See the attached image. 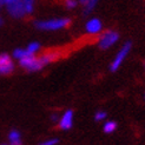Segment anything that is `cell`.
Listing matches in <instances>:
<instances>
[{
    "label": "cell",
    "mask_w": 145,
    "mask_h": 145,
    "mask_svg": "<svg viewBox=\"0 0 145 145\" xmlns=\"http://www.w3.org/2000/svg\"><path fill=\"white\" fill-rule=\"evenodd\" d=\"M35 0H5L4 8L14 19H23L34 12Z\"/></svg>",
    "instance_id": "obj_1"
},
{
    "label": "cell",
    "mask_w": 145,
    "mask_h": 145,
    "mask_svg": "<svg viewBox=\"0 0 145 145\" xmlns=\"http://www.w3.org/2000/svg\"><path fill=\"white\" fill-rule=\"evenodd\" d=\"M71 24V19L67 17H54V18H48V19H41V20H35L34 26L40 31H46V32H54V31H60L64 28L69 27Z\"/></svg>",
    "instance_id": "obj_2"
},
{
    "label": "cell",
    "mask_w": 145,
    "mask_h": 145,
    "mask_svg": "<svg viewBox=\"0 0 145 145\" xmlns=\"http://www.w3.org/2000/svg\"><path fill=\"white\" fill-rule=\"evenodd\" d=\"M97 45L100 50H108L119 41V33L114 30H106L97 35Z\"/></svg>",
    "instance_id": "obj_3"
},
{
    "label": "cell",
    "mask_w": 145,
    "mask_h": 145,
    "mask_svg": "<svg viewBox=\"0 0 145 145\" xmlns=\"http://www.w3.org/2000/svg\"><path fill=\"white\" fill-rule=\"evenodd\" d=\"M131 48H132L131 41H126V42H124V44L121 45V47L117 51V53H116V56L113 57V59H112V61L110 64V71L111 72H116L121 66V64L125 61L127 56L130 54Z\"/></svg>",
    "instance_id": "obj_4"
},
{
    "label": "cell",
    "mask_w": 145,
    "mask_h": 145,
    "mask_svg": "<svg viewBox=\"0 0 145 145\" xmlns=\"http://www.w3.org/2000/svg\"><path fill=\"white\" fill-rule=\"evenodd\" d=\"M18 64L20 67H23L28 72H38L44 69L39 59V56L37 54H28L25 58H23V59L18 60Z\"/></svg>",
    "instance_id": "obj_5"
},
{
    "label": "cell",
    "mask_w": 145,
    "mask_h": 145,
    "mask_svg": "<svg viewBox=\"0 0 145 145\" xmlns=\"http://www.w3.org/2000/svg\"><path fill=\"white\" fill-rule=\"evenodd\" d=\"M84 30H85V33L88 35L96 37V35L100 34L104 30L103 21H101L99 18H97V17H90L88 20H86Z\"/></svg>",
    "instance_id": "obj_6"
},
{
    "label": "cell",
    "mask_w": 145,
    "mask_h": 145,
    "mask_svg": "<svg viewBox=\"0 0 145 145\" xmlns=\"http://www.w3.org/2000/svg\"><path fill=\"white\" fill-rule=\"evenodd\" d=\"M73 120H74V113H73V111L69 108V110L64 111L60 114L57 124H58V127L63 130V131H69V130H71L72 126H73Z\"/></svg>",
    "instance_id": "obj_7"
},
{
    "label": "cell",
    "mask_w": 145,
    "mask_h": 145,
    "mask_svg": "<svg viewBox=\"0 0 145 145\" xmlns=\"http://www.w3.org/2000/svg\"><path fill=\"white\" fill-rule=\"evenodd\" d=\"M14 59L8 53H0V74L7 76L14 71Z\"/></svg>",
    "instance_id": "obj_8"
},
{
    "label": "cell",
    "mask_w": 145,
    "mask_h": 145,
    "mask_svg": "<svg viewBox=\"0 0 145 145\" xmlns=\"http://www.w3.org/2000/svg\"><path fill=\"white\" fill-rule=\"evenodd\" d=\"M61 57L60 51H57V50H52V51H47V52H44L39 56V59L42 64V66H47V65L54 63L56 60H58L59 58Z\"/></svg>",
    "instance_id": "obj_9"
},
{
    "label": "cell",
    "mask_w": 145,
    "mask_h": 145,
    "mask_svg": "<svg viewBox=\"0 0 145 145\" xmlns=\"http://www.w3.org/2000/svg\"><path fill=\"white\" fill-rule=\"evenodd\" d=\"M8 144L10 145H23L21 133L18 131V130L13 129L8 132Z\"/></svg>",
    "instance_id": "obj_10"
},
{
    "label": "cell",
    "mask_w": 145,
    "mask_h": 145,
    "mask_svg": "<svg viewBox=\"0 0 145 145\" xmlns=\"http://www.w3.org/2000/svg\"><path fill=\"white\" fill-rule=\"evenodd\" d=\"M99 0H85V1L82 4L83 5V13L85 17L90 16V14L93 12V10L96 8V6L98 5Z\"/></svg>",
    "instance_id": "obj_11"
},
{
    "label": "cell",
    "mask_w": 145,
    "mask_h": 145,
    "mask_svg": "<svg viewBox=\"0 0 145 145\" xmlns=\"http://www.w3.org/2000/svg\"><path fill=\"white\" fill-rule=\"evenodd\" d=\"M117 130V123L114 120H104L103 124V131L106 135H111Z\"/></svg>",
    "instance_id": "obj_12"
},
{
    "label": "cell",
    "mask_w": 145,
    "mask_h": 145,
    "mask_svg": "<svg viewBox=\"0 0 145 145\" xmlns=\"http://www.w3.org/2000/svg\"><path fill=\"white\" fill-rule=\"evenodd\" d=\"M25 48L27 50V52L30 54H38V52L41 50V45L38 41H31L30 44H27Z\"/></svg>",
    "instance_id": "obj_13"
},
{
    "label": "cell",
    "mask_w": 145,
    "mask_h": 145,
    "mask_svg": "<svg viewBox=\"0 0 145 145\" xmlns=\"http://www.w3.org/2000/svg\"><path fill=\"white\" fill-rule=\"evenodd\" d=\"M30 53L27 52V50L26 48H20V47H18V48H16L12 52V58L14 60H20V59H23V58H25L26 56H28Z\"/></svg>",
    "instance_id": "obj_14"
},
{
    "label": "cell",
    "mask_w": 145,
    "mask_h": 145,
    "mask_svg": "<svg viewBox=\"0 0 145 145\" xmlns=\"http://www.w3.org/2000/svg\"><path fill=\"white\" fill-rule=\"evenodd\" d=\"M64 5L70 11L71 10H74V8H77V6L79 5V0H65Z\"/></svg>",
    "instance_id": "obj_15"
},
{
    "label": "cell",
    "mask_w": 145,
    "mask_h": 145,
    "mask_svg": "<svg viewBox=\"0 0 145 145\" xmlns=\"http://www.w3.org/2000/svg\"><path fill=\"white\" fill-rule=\"evenodd\" d=\"M106 117H107V113L103 110H98L95 113V120L96 121H104V120H106Z\"/></svg>",
    "instance_id": "obj_16"
},
{
    "label": "cell",
    "mask_w": 145,
    "mask_h": 145,
    "mask_svg": "<svg viewBox=\"0 0 145 145\" xmlns=\"http://www.w3.org/2000/svg\"><path fill=\"white\" fill-rule=\"evenodd\" d=\"M59 139L58 138H47L45 140H42L39 143V145H58Z\"/></svg>",
    "instance_id": "obj_17"
},
{
    "label": "cell",
    "mask_w": 145,
    "mask_h": 145,
    "mask_svg": "<svg viewBox=\"0 0 145 145\" xmlns=\"http://www.w3.org/2000/svg\"><path fill=\"white\" fill-rule=\"evenodd\" d=\"M59 117H60L59 113H52L51 114V120H52L53 123H57L58 119H59Z\"/></svg>",
    "instance_id": "obj_18"
},
{
    "label": "cell",
    "mask_w": 145,
    "mask_h": 145,
    "mask_svg": "<svg viewBox=\"0 0 145 145\" xmlns=\"http://www.w3.org/2000/svg\"><path fill=\"white\" fill-rule=\"evenodd\" d=\"M4 1L5 0H0V8H3L4 7Z\"/></svg>",
    "instance_id": "obj_19"
},
{
    "label": "cell",
    "mask_w": 145,
    "mask_h": 145,
    "mask_svg": "<svg viewBox=\"0 0 145 145\" xmlns=\"http://www.w3.org/2000/svg\"><path fill=\"white\" fill-rule=\"evenodd\" d=\"M1 25H3V18L0 17V26H1Z\"/></svg>",
    "instance_id": "obj_20"
},
{
    "label": "cell",
    "mask_w": 145,
    "mask_h": 145,
    "mask_svg": "<svg viewBox=\"0 0 145 145\" xmlns=\"http://www.w3.org/2000/svg\"><path fill=\"white\" fill-rule=\"evenodd\" d=\"M84 1H85V0H79V4H83Z\"/></svg>",
    "instance_id": "obj_21"
},
{
    "label": "cell",
    "mask_w": 145,
    "mask_h": 145,
    "mask_svg": "<svg viewBox=\"0 0 145 145\" xmlns=\"http://www.w3.org/2000/svg\"><path fill=\"white\" fill-rule=\"evenodd\" d=\"M0 145H10V144H0Z\"/></svg>",
    "instance_id": "obj_22"
},
{
    "label": "cell",
    "mask_w": 145,
    "mask_h": 145,
    "mask_svg": "<svg viewBox=\"0 0 145 145\" xmlns=\"http://www.w3.org/2000/svg\"><path fill=\"white\" fill-rule=\"evenodd\" d=\"M144 100H145V93H144Z\"/></svg>",
    "instance_id": "obj_23"
}]
</instances>
